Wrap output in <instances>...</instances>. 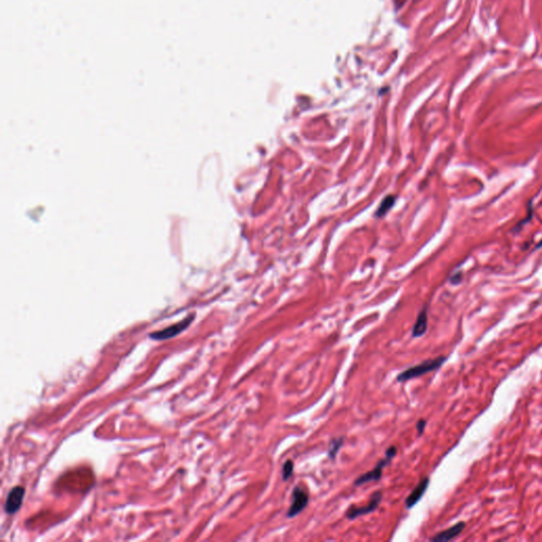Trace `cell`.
Masks as SVG:
<instances>
[{"label":"cell","mask_w":542,"mask_h":542,"mask_svg":"<svg viewBox=\"0 0 542 542\" xmlns=\"http://www.w3.org/2000/svg\"><path fill=\"white\" fill-rule=\"evenodd\" d=\"M427 328H428V315H427V309L424 308L418 314L414 326H413L412 337L419 338L421 336H424L427 332Z\"/></svg>","instance_id":"9c48e42d"},{"label":"cell","mask_w":542,"mask_h":542,"mask_svg":"<svg viewBox=\"0 0 542 542\" xmlns=\"http://www.w3.org/2000/svg\"><path fill=\"white\" fill-rule=\"evenodd\" d=\"M193 319H194V315H191L189 316L188 318L183 319L182 321H180V322L174 324V325H171L167 328H164L162 330H158V332H155L153 334H150V337L154 340H167V339H171L173 337L177 336L178 334L182 333L183 330H185L191 323Z\"/></svg>","instance_id":"5b68a950"},{"label":"cell","mask_w":542,"mask_h":542,"mask_svg":"<svg viewBox=\"0 0 542 542\" xmlns=\"http://www.w3.org/2000/svg\"><path fill=\"white\" fill-rule=\"evenodd\" d=\"M395 203V197L394 196H388L385 197L383 199V201L381 203L379 209H378V212H377V216L378 217H381L383 216L385 213L388 212V211L392 208L393 204Z\"/></svg>","instance_id":"7c38bea8"},{"label":"cell","mask_w":542,"mask_h":542,"mask_svg":"<svg viewBox=\"0 0 542 542\" xmlns=\"http://www.w3.org/2000/svg\"><path fill=\"white\" fill-rule=\"evenodd\" d=\"M465 527H466L465 522H458L453 526L438 532V534H436L434 537L430 538V540L433 542H447L460 535L461 532L465 529Z\"/></svg>","instance_id":"ba28073f"},{"label":"cell","mask_w":542,"mask_h":542,"mask_svg":"<svg viewBox=\"0 0 542 542\" xmlns=\"http://www.w3.org/2000/svg\"><path fill=\"white\" fill-rule=\"evenodd\" d=\"M381 500H382V492L381 491H375V492H373L371 494L370 502L367 503L366 505H364V506L357 507V506H354V505H352V506L348 507L347 510L345 511V517L348 520H354V519H356L358 517H361V516L367 515V513H371V512H373V511H375L376 509H377Z\"/></svg>","instance_id":"3957f363"},{"label":"cell","mask_w":542,"mask_h":542,"mask_svg":"<svg viewBox=\"0 0 542 542\" xmlns=\"http://www.w3.org/2000/svg\"><path fill=\"white\" fill-rule=\"evenodd\" d=\"M25 493L26 490L23 486H15V487H13L7 497L5 510L8 513H10V515H13V513L18 511L23 504Z\"/></svg>","instance_id":"8992f818"},{"label":"cell","mask_w":542,"mask_h":542,"mask_svg":"<svg viewBox=\"0 0 542 542\" xmlns=\"http://www.w3.org/2000/svg\"><path fill=\"white\" fill-rule=\"evenodd\" d=\"M426 426H427V420H426V419H419V420L417 421V424H416V430H417V432H418V435H421L422 433H424Z\"/></svg>","instance_id":"4fadbf2b"},{"label":"cell","mask_w":542,"mask_h":542,"mask_svg":"<svg viewBox=\"0 0 542 542\" xmlns=\"http://www.w3.org/2000/svg\"><path fill=\"white\" fill-rule=\"evenodd\" d=\"M309 503V494L303 490L300 486H296L292 490V501L288 511L286 513L287 518H295L300 512L304 510Z\"/></svg>","instance_id":"277c9868"},{"label":"cell","mask_w":542,"mask_h":542,"mask_svg":"<svg viewBox=\"0 0 542 542\" xmlns=\"http://www.w3.org/2000/svg\"><path fill=\"white\" fill-rule=\"evenodd\" d=\"M463 279V275H462V272H457L455 273L453 277L450 279V282H451L453 285H456V284H460L461 281Z\"/></svg>","instance_id":"5bb4252c"},{"label":"cell","mask_w":542,"mask_h":542,"mask_svg":"<svg viewBox=\"0 0 542 542\" xmlns=\"http://www.w3.org/2000/svg\"><path fill=\"white\" fill-rule=\"evenodd\" d=\"M396 454H397V448L395 446L389 447L387 451H385V456L377 464H376L374 469L358 476L354 481V486H360L369 482H378L382 476L383 468L392 462V460L396 456Z\"/></svg>","instance_id":"7a4b0ae2"},{"label":"cell","mask_w":542,"mask_h":542,"mask_svg":"<svg viewBox=\"0 0 542 542\" xmlns=\"http://www.w3.org/2000/svg\"><path fill=\"white\" fill-rule=\"evenodd\" d=\"M446 360H447V357L439 356L437 358H433V359H428V360L422 361L421 363L416 364L414 366H411L409 367V369L399 373L397 376V381L405 382L413 378L420 377V376L425 375L427 373L436 371L444 364Z\"/></svg>","instance_id":"6da1fadb"},{"label":"cell","mask_w":542,"mask_h":542,"mask_svg":"<svg viewBox=\"0 0 542 542\" xmlns=\"http://www.w3.org/2000/svg\"><path fill=\"white\" fill-rule=\"evenodd\" d=\"M343 443H344V437L343 436L336 437V438H333L332 440H330V443L328 445V450H327V455L329 457V460H335L338 452L340 451V449H341Z\"/></svg>","instance_id":"30bf717a"},{"label":"cell","mask_w":542,"mask_h":542,"mask_svg":"<svg viewBox=\"0 0 542 542\" xmlns=\"http://www.w3.org/2000/svg\"><path fill=\"white\" fill-rule=\"evenodd\" d=\"M429 484H430V479L428 476H426L424 477V479H421L420 482L416 485V487L411 491V493L408 495L405 501V505L408 509L412 508L414 505H416L420 501L422 495L425 494L426 490L428 489Z\"/></svg>","instance_id":"52a82bcc"},{"label":"cell","mask_w":542,"mask_h":542,"mask_svg":"<svg viewBox=\"0 0 542 542\" xmlns=\"http://www.w3.org/2000/svg\"><path fill=\"white\" fill-rule=\"evenodd\" d=\"M295 470V463L292 460H287L282 466V479L283 481H288L293 474Z\"/></svg>","instance_id":"8fae6325"}]
</instances>
